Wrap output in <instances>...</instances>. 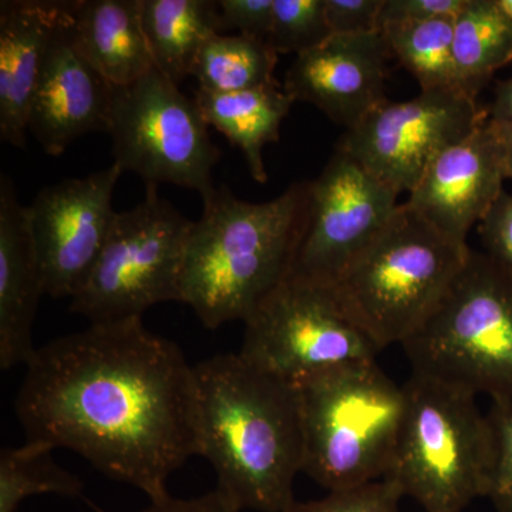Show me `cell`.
Instances as JSON below:
<instances>
[{"mask_svg": "<svg viewBox=\"0 0 512 512\" xmlns=\"http://www.w3.org/2000/svg\"><path fill=\"white\" fill-rule=\"evenodd\" d=\"M396 192L336 150L309 181L305 228L288 278L335 285L396 214Z\"/></svg>", "mask_w": 512, "mask_h": 512, "instance_id": "obj_12", "label": "cell"}, {"mask_svg": "<svg viewBox=\"0 0 512 512\" xmlns=\"http://www.w3.org/2000/svg\"><path fill=\"white\" fill-rule=\"evenodd\" d=\"M402 346L414 375L512 402V271L470 249L433 311Z\"/></svg>", "mask_w": 512, "mask_h": 512, "instance_id": "obj_5", "label": "cell"}, {"mask_svg": "<svg viewBox=\"0 0 512 512\" xmlns=\"http://www.w3.org/2000/svg\"><path fill=\"white\" fill-rule=\"evenodd\" d=\"M67 32L111 86L137 82L156 69L141 22V0H70Z\"/></svg>", "mask_w": 512, "mask_h": 512, "instance_id": "obj_19", "label": "cell"}, {"mask_svg": "<svg viewBox=\"0 0 512 512\" xmlns=\"http://www.w3.org/2000/svg\"><path fill=\"white\" fill-rule=\"evenodd\" d=\"M303 430L302 473L328 491L383 480L402 430L406 396L376 360L293 383Z\"/></svg>", "mask_w": 512, "mask_h": 512, "instance_id": "obj_4", "label": "cell"}, {"mask_svg": "<svg viewBox=\"0 0 512 512\" xmlns=\"http://www.w3.org/2000/svg\"><path fill=\"white\" fill-rule=\"evenodd\" d=\"M503 148L505 177L512 180V124L490 120Z\"/></svg>", "mask_w": 512, "mask_h": 512, "instance_id": "obj_35", "label": "cell"}, {"mask_svg": "<svg viewBox=\"0 0 512 512\" xmlns=\"http://www.w3.org/2000/svg\"><path fill=\"white\" fill-rule=\"evenodd\" d=\"M66 12L47 49L28 117V131L52 157L109 127L113 86L87 62L67 32Z\"/></svg>", "mask_w": 512, "mask_h": 512, "instance_id": "obj_16", "label": "cell"}, {"mask_svg": "<svg viewBox=\"0 0 512 512\" xmlns=\"http://www.w3.org/2000/svg\"><path fill=\"white\" fill-rule=\"evenodd\" d=\"M325 5L333 35L380 33L384 0H325Z\"/></svg>", "mask_w": 512, "mask_h": 512, "instance_id": "obj_29", "label": "cell"}, {"mask_svg": "<svg viewBox=\"0 0 512 512\" xmlns=\"http://www.w3.org/2000/svg\"><path fill=\"white\" fill-rule=\"evenodd\" d=\"M487 120L485 107L457 90L420 92L402 103L383 101L343 134L336 150L397 195L410 194L443 151Z\"/></svg>", "mask_w": 512, "mask_h": 512, "instance_id": "obj_11", "label": "cell"}, {"mask_svg": "<svg viewBox=\"0 0 512 512\" xmlns=\"http://www.w3.org/2000/svg\"><path fill=\"white\" fill-rule=\"evenodd\" d=\"M403 494L387 480L329 491L326 497L293 501L284 512H400Z\"/></svg>", "mask_w": 512, "mask_h": 512, "instance_id": "obj_27", "label": "cell"}, {"mask_svg": "<svg viewBox=\"0 0 512 512\" xmlns=\"http://www.w3.org/2000/svg\"><path fill=\"white\" fill-rule=\"evenodd\" d=\"M194 100L208 126L217 128L232 146L244 154L249 173L256 183L268 181L262 151L281 137L282 121L295 103L281 84L235 93L195 90Z\"/></svg>", "mask_w": 512, "mask_h": 512, "instance_id": "obj_20", "label": "cell"}, {"mask_svg": "<svg viewBox=\"0 0 512 512\" xmlns=\"http://www.w3.org/2000/svg\"><path fill=\"white\" fill-rule=\"evenodd\" d=\"M380 33L392 56L419 82L421 92L457 90L454 19L394 22L384 25Z\"/></svg>", "mask_w": 512, "mask_h": 512, "instance_id": "obj_24", "label": "cell"}, {"mask_svg": "<svg viewBox=\"0 0 512 512\" xmlns=\"http://www.w3.org/2000/svg\"><path fill=\"white\" fill-rule=\"evenodd\" d=\"M332 35L325 0H274L266 42L278 55H301L322 45Z\"/></svg>", "mask_w": 512, "mask_h": 512, "instance_id": "obj_26", "label": "cell"}, {"mask_svg": "<svg viewBox=\"0 0 512 512\" xmlns=\"http://www.w3.org/2000/svg\"><path fill=\"white\" fill-rule=\"evenodd\" d=\"M487 416L493 426L495 440V460L487 498H490L495 511L512 512L511 400H493Z\"/></svg>", "mask_w": 512, "mask_h": 512, "instance_id": "obj_28", "label": "cell"}, {"mask_svg": "<svg viewBox=\"0 0 512 512\" xmlns=\"http://www.w3.org/2000/svg\"><path fill=\"white\" fill-rule=\"evenodd\" d=\"M278 53L265 40L242 35L212 36L197 57L191 76L198 89L235 93L279 83L275 79Z\"/></svg>", "mask_w": 512, "mask_h": 512, "instance_id": "obj_23", "label": "cell"}, {"mask_svg": "<svg viewBox=\"0 0 512 512\" xmlns=\"http://www.w3.org/2000/svg\"><path fill=\"white\" fill-rule=\"evenodd\" d=\"M55 450L45 441L29 440L20 447L2 448L0 512H18L23 501L36 495L82 497L83 481L56 463Z\"/></svg>", "mask_w": 512, "mask_h": 512, "instance_id": "obj_25", "label": "cell"}, {"mask_svg": "<svg viewBox=\"0 0 512 512\" xmlns=\"http://www.w3.org/2000/svg\"><path fill=\"white\" fill-rule=\"evenodd\" d=\"M467 0H384L380 29L394 22L456 19Z\"/></svg>", "mask_w": 512, "mask_h": 512, "instance_id": "obj_32", "label": "cell"}, {"mask_svg": "<svg viewBox=\"0 0 512 512\" xmlns=\"http://www.w3.org/2000/svg\"><path fill=\"white\" fill-rule=\"evenodd\" d=\"M194 373L200 456L217 474L215 490L239 511L284 512L303 464L295 384L239 353L202 360Z\"/></svg>", "mask_w": 512, "mask_h": 512, "instance_id": "obj_2", "label": "cell"}, {"mask_svg": "<svg viewBox=\"0 0 512 512\" xmlns=\"http://www.w3.org/2000/svg\"><path fill=\"white\" fill-rule=\"evenodd\" d=\"M403 389L402 430L383 480L424 512H463L487 498L495 440L477 396L414 373Z\"/></svg>", "mask_w": 512, "mask_h": 512, "instance_id": "obj_6", "label": "cell"}, {"mask_svg": "<svg viewBox=\"0 0 512 512\" xmlns=\"http://www.w3.org/2000/svg\"><path fill=\"white\" fill-rule=\"evenodd\" d=\"M15 410L26 440L67 448L150 501L200 456L194 366L140 318L90 323L37 348Z\"/></svg>", "mask_w": 512, "mask_h": 512, "instance_id": "obj_1", "label": "cell"}, {"mask_svg": "<svg viewBox=\"0 0 512 512\" xmlns=\"http://www.w3.org/2000/svg\"><path fill=\"white\" fill-rule=\"evenodd\" d=\"M477 229L485 252L512 271V194L501 192Z\"/></svg>", "mask_w": 512, "mask_h": 512, "instance_id": "obj_31", "label": "cell"}, {"mask_svg": "<svg viewBox=\"0 0 512 512\" xmlns=\"http://www.w3.org/2000/svg\"><path fill=\"white\" fill-rule=\"evenodd\" d=\"M154 67L175 84L191 76L205 43L224 35L217 0H141Z\"/></svg>", "mask_w": 512, "mask_h": 512, "instance_id": "obj_21", "label": "cell"}, {"mask_svg": "<svg viewBox=\"0 0 512 512\" xmlns=\"http://www.w3.org/2000/svg\"><path fill=\"white\" fill-rule=\"evenodd\" d=\"M470 249L400 204L330 289L377 348L402 345L433 311Z\"/></svg>", "mask_w": 512, "mask_h": 512, "instance_id": "obj_7", "label": "cell"}, {"mask_svg": "<svg viewBox=\"0 0 512 512\" xmlns=\"http://www.w3.org/2000/svg\"><path fill=\"white\" fill-rule=\"evenodd\" d=\"M208 128L197 101L156 69L113 86L107 133L114 163L136 173L146 187L168 183L197 191L202 201L211 197L221 151Z\"/></svg>", "mask_w": 512, "mask_h": 512, "instance_id": "obj_9", "label": "cell"}, {"mask_svg": "<svg viewBox=\"0 0 512 512\" xmlns=\"http://www.w3.org/2000/svg\"><path fill=\"white\" fill-rule=\"evenodd\" d=\"M453 57L457 90L473 100L512 62V20L495 0H467L454 19Z\"/></svg>", "mask_w": 512, "mask_h": 512, "instance_id": "obj_22", "label": "cell"}, {"mask_svg": "<svg viewBox=\"0 0 512 512\" xmlns=\"http://www.w3.org/2000/svg\"><path fill=\"white\" fill-rule=\"evenodd\" d=\"M239 355L298 382L330 367L376 360L377 348L326 286L286 278L245 320Z\"/></svg>", "mask_w": 512, "mask_h": 512, "instance_id": "obj_10", "label": "cell"}, {"mask_svg": "<svg viewBox=\"0 0 512 512\" xmlns=\"http://www.w3.org/2000/svg\"><path fill=\"white\" fill-rule=\"evenodd\" d=\"M498 9L507 16L508 19L512 20V0H495Z\"/></svg>", "mask_w": 512, "mask_h": 512, "instance_id": "obj_36", "label": "cell"}, {"mask_svg": "<svg viewBox=\"0 0 512 512\" xmlns=\"http://www.w3.org/2000/svg\"><path fill=\"white\" fill-rule=\"evenodd\" d=\"M503 148L490 120L431 163L404 202L458 242L480 224L504 191Z\"/></svg>", "mask_w": 512, "mask_h": 512, "instance_id": "obj_15", "label": "cell"}, {"mask_svg": "<svg viewBox=\"0 0 512 512\" xmlns=\"http://www.w3.org/2000/svg\"><path fill=\"white\" fill-rule=\"evenodd\" d=\"M192 222L146 187L136 207L117 211L99 259L72 298L70 311L90 323L143 319L165 302H181V275Z\"/></svg>", "mask_w": 512, "mask_h": 512, "instance_id": "obj_8", "label": "cell"}, {"mask_svg": "<svg viewBox=\"0 0 512 512\" xmlns=\"http://www.w3.org/2000/svg\"><path fill=\"white\" fill-rule=\"evenodd\" d=\"M66 2H0V140L26 148L28 117L47 49Z\"/></svg>", "mask_w": 512, "mask_h": 512, "instance_id": "obj_18", "label": "cell"}, {"mask_svg": "<svg viewBox=\"0 0 512 512\" xmlns=\"http://www.w3.org/2000/svg\"><path fill=\"white\" fill-rule=\"evenodd\" d=\"M96 512H104L92 504ZM138 512H241L227 498L214 490L195 498H175L165 495L160 500L150 501V505Z\"/></svg>", "mask_w": 512, "mask_h": 512, "instance_id": "obj_33", "label": "cell"}, {"mask_svg": "<svg viewBox=\"0 0 512 512\" xmlns=\"http://www.w3.org/2000/svg\"><path fill=\"white\" fill-rule=\"evenodd\" d=\"M309 181H296L279 197L248 202L221 185L202 201L192 222L181 303L202 325L218 329L245 322L291 274L308 211Z\"/></svg>", "mask_w": 512, "mask_h": 512, "instance_id": "obj_3", "label": "cell"}, {"mask_svg": "<svg viewBox=\"0 0 512 512\" xmlns=\"http://www.w3.org/2000/svg\"><path fill=\"white\" fill-rule=\"evenodd\" d=\"M123 173L113 163L49 185L29 205L46 295L72 299L89 278L116 218L113 192Z\"/></svg>", "mask_w": 512, "mask_h": 512, "instance_id": "obj_13", "label": "cell"}, {"mask_svg": "<svg viewBox=\"0 0 512 512\" xmlns=\"http://www.w3.org/2000/svg\"><path fill=\"white\" fill-rule=\"evenodd\" d=\"M485 111H487L488 120L512 124V77L497 82L494 99L485 107Z\"/></svg>", "mask_w": 512, "mask_h": 512, "instance_id": "obj_34", "label": "cell"}, {"mask_svg": "<svg viewBox=\"0 0 512 512\" xmlns=\"http://www.w3.org/2000/svg\"><path fill=\"white\" fill-rule=\"evenodd\" d=\"M222 32L235 30L237 35L268 39L274 0H220Z\"/></svg>", "mask_w": 512, "mask_h": 512, "instance_id": "obj_30", "label": "cell"}, {"mask_svg": "<svg viewBox=\"0 0 512 512\" xmlns=\"http://www.w3.org/2000/svg\"><path fill=\"white\" fill-rule=\"evenodd\" d=\"M45 279L30 228L29 207L18 200L9 177L0 178V369L26 366L33 345Z\"/></svg>", "mask_w": 512, "mask_h": 512, "instance_id": "obj_17", "label": "cell"}, {"mask_svg": "<svg viewBox=\"0 0 512 512\" xmlns=\"http://www.w3.org/2000/svg\"><path fill=\"white\" fill-rule=\"evenodd\" d=\"M390 57L382 33L332 35L295 57L284 90L293 101L313 104L349 130L387 100Z\"/></svg>", "mask_w": 512, "mask_h": 512, "instance_id": "obj_14", "label": "cell"}]
</instances>
